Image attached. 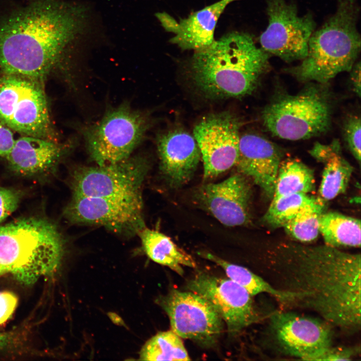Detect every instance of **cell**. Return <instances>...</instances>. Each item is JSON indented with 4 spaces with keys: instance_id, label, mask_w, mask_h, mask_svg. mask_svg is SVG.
Returning <instances> with one entry per match:
<instances>
[{
    "instance_id": "cell-1",
    "label": "cell",
    "mask_w": 361,
    "mask_h": 361,
    "mask_svg": "<svg viewBox=\"0 0 361 361\" xmlns=\"http://www.w3.org/2000/svg\"><path fill=\"white\" fill-rule=\"evenodd\" d=\"M360 255L327 245L279 248L270 260L273 286L295 294L293 305L310 309L332 327L360 328Z\"/></svg>"
},
{
    "instance_id": "cell-6",
    "label": "cell",
    "mask_w": 361,
    "mask_h": 361,
    "mask_svg": "<svg viewBox=\"0 0 361 361\" xmlns=\"http://www.w3.org/2000/svg\"><path fill=\"white\" fill-rule=\"evenodd\" d=\"M326 84L311 82L295 94L276 95L262 111L265 127L273 135L291 140L327 132L331 125L333 101Z\"/></svg>"
},
{
    "instance_id": "cell-11",
    "label": "cell",
    "mask_w": 361,
    "mask_h": 361,
    "mask_svg": "<svg viewBox=\"0 0 361 361\" xmlns=\"http://www.w3.org/2000/svg\"><path fill=\"white\" fill-rule=\"evenodd\" d=\"M267 13L268 25L259 38L261 48L287 63L303 60L315 29L312 15L299 16L295 5L285 0H268Z\"/></svg>"
},
{
    "instance_id": "cell-36",
    "label": "cell",
    "mask_w": 361,
    "mask_h": 361,
    "mask_svg": "<svg viewBox=\"0 0 361 361\" xmlns=\"http://www.w3.org/2000/svg\"><path fill=\"white\" fill-rule=\"evenodd\" d=\"M6 272L3 269V268L0 266V275L6 273Z\"/></svg>"
},
{
    "instance_id": "cell-26",
    "label": "cell",
    "mask_w": 361,
    "mask_h": 361,
    "mask_svg": "<svg viewBox=\"0 0 361 361\" xmlns=\"http://www.w3.org/2000/svg\"><path fill=\"white\" fill-rule=\"evenodd\" d=\"M142 360H190L182 338L171 329L150 338L140 352Z\"/></svg>"
},
{
    "instance_id": "cell-12",
    "label": "cell",
    "mask_w": 361,
    "mask_h": 361,
    "mask_svg": "<svg viewBox=\"0 0 361 361\" xmlns=\"http://www.w3.org/2000/svg\"><path fill=\"white\" fill-rule=\"evenodd\" d=\"M72 223L103 226L131 236L145 227L141 194L122 197H74L65 210Z\"/></svg>"
},
{
    "instance_id": "cell-32",
    "label": "cell",
    "mask_w": 361,
    "mask_h": 361,
    "mask_svg": "<svg viewBox=\"0 0 361 361\" xmlns=\"http://www.w3.org/2000/svg\"><path fill=\"white\" fill-rule=\"evenodd\" d=\"M356 351L354 349L342 347L328 348L318 360H351Z\"/></svg>"
},
{
    "instance_id": "cell-8",
    "label": "cell",
    "mask_w": 361,
    "mask_h": 361,
    "mask_svg": "<svg viewBox=\"0 0 361 361\" xmlns=\"http://www.w3.org/2000/svg\"><path fill=\"white\" fill-rule=\"evenodd\" d=\"M0 121L26 136L53 140L48 105L40 80L1 73Z\"/></svg>"
},
{
    "instance_id": "cell-24",
    "label": "cell",
    "mask_w": 361,
    "mask_h": 361,
    "mask_svg": "<svg viewBox=\"0 0 361 361\" xmlns=\"http://www.w3.org/2000/svg\"><path fill=\"white\" fill-rule=\"evenodd\" d=\"M319 233L325 244L331 247L360 246V221L355 218L323 212L320 218Z\"/></svg>"
},
{
    "instance_id": "cell-31",
    "label": "cell",
    "mask_w": 361,
    "mask_h": 361,
    "mask_svg": "<svg viewBox=\"0 0 361 361\" xmlns=\"http://www.w3.org/2000/svg\"><path fill=\"white\" fill-rule=\"evenodd\" d=\"M17 303V297L13 293L10 291L0 292V325L11 317Z\"/></svg>"
},
{
    "instance_id": "cell-4",
    "label": "cell",
    "mask_w": 361,
    "mask_h": 361,
    "mask_svg": "<svg viewBox=\"0 0 361 361\" xmlns=\"http://www.w3.org/2000/svg\"><path fill=\"white\" fill-rule=\"evenodd\" d=\"M357 0H339L335 13L311 35L306 56L285 71L301 82L326 84L349 72L360 51Z\"/></svg>"
},
{
    "instance_id": "cell-23",
    "label": "cell",
    "mask_w": 361,
    "mask_h": 361,
    "mask_svg": "<svg viewBox=\"0 0 361 361\" xmlns=\"http://www.w3.org/2000/svg\"><path fill=\"white\" fill-rule=\"evenodd\" d=\"M198 254L222 267L228 278L245 288L252 296L267 293L285 305H293L294 293L278 289L248 269L232 264L213 254L201 251Z\"/></svg>"
},
{
    "instance_id": "cell-13",
    "label": "cell",
    "mask_w": 361,
    "mask_h": 361,
    "mask_svg": "<svg viewBox=\"0 0 361 361\" xmlns=\"http://www.w3.org/2000/svg\"><path fill=\"white\" fill-rule=\"evenodd\" d=\"M158 302L168 316L171 330L182 338L206 347L216 344L223 320L206 298L192 291L172 289Z\"/></svg>"
},
{
    "instance_id": "cell-30",
    "label": "cell",
    "mask_w": 361,
    "mask_h": 361,
    "mask_svg": "<svg viewBox=\"0 0 361 361\" xmlns=\"http://www.w3.org/2000/svg\"><path fill=\"white\" fill-rule=\"evenodd\" d=\"M20 195L15 190L0 187V223L17 209Z\"/></svg>"
},
{
    "instance_id": "cell-10",
    "label": "cell",
    "mask_w": 361,
    "mask_h": 361,
    "mask_svg": "<svg viewBox=\"0 0 361 361\" xmlns=\"http://www.w3.org/2000/svg\"><path fill=\"white\" fill-rule=\"evenodd\" d=\"M143 156H130L117 162L81 166L72 173V196L122 197L141 194L148 170Z\"/></svg>"
},
{
    "instance_id": "cell-25",
    "label": "cell",
    "mask_w": 361,
    "mask_h": 361,
    "mask_svg": "<svg viewBox=\"0 0 361 361\" xmlns=\"http://www.w3.org/2000/svg\"><path fill=\"white\" fill-rule=\"evenodd\" d=\"M313 170L301 161L282 160L276 176L272 199L296 193L307 194L314 189Z\"/></svg>"
},
{
    "instance_id": "cell-28",
    "label": "cell",
    "mask_w": 361,
    "mask_h": 361,
    "mask_svg": "<svg viewBox=\"0 0 361 361\" xmlns=\"http://www.w3.org/2000/svg\"><path fill=\"white\" fill-rule=\"evenodd\" d=\"M316 199V198L303 193L292 194L273 198L263 220L272 227H283Z\"/></svg>"
},
{
    "instance_id": "cell-34",
    "label": "cell",
    "mask_w": 361,
    "mask_h": 361,
    "mask_svg": "<svg viewBox=\"0 0 361 361\" xmlns=\"http://www.w3.org/2000/svg\"><path fill=\"white\" fill-rule=\"evenodd\" d=\"M349 72H351L350 79L353 91L356 95L360 96V64L355 62Z\"/></svg>"
},
{
    "instance_id": "cell-19",
    "label": "cell",
    "mask_w": 361,
    "mask_h": 361,
    "mask_svg": "<svg viewBox=\"0 0 361 361\" xmlns=\"http://www.w3.org/2000/svg\"><path fill=\"white\" fill-rule=\"evenodd\" d=\"M235 1L220 0L179 21L165 12L157 13L156 17L163 28L173 34L170 43L183 50L201 51L215 42V29L219 18L226 7Z\"/></svg>"
},
{
    "instance_id": "cell-17",
    "label": "cell",
    "mask_w": 361,
    "mask_h": 361,
    "mask_svg": "<svg viewBox=\"0 0 361 361\" xmlns=\"http://www.w3.org/2000/svg\"><path fill=\"white\" fill-rule=\"evenodd\" d=\"M156 145L160 170L168 185L177 188L188 183L201 157L194 136L180 128L170 129L157 136Z\"/></svg>"
},
{
    "instance_id": "cell-16",
    "label": "cell",
    "mask_w": 361,
    "mask_h": 361,
    "mask_svg": "<svg viewBox=\"0 0 361 361\" xmlns=\"http://www.w3.org/2000/svg\"><path fill=\"white\" fill-rule=\"evenodd\" d=\"M245 176L234 174L218 183L201 186L195 201L223 225L240 226L250 220L251 188Z\"/></svg>"
},
{
    "instance_id": "cell-3",
    "label": "cell",
    "mask_w": 361,
    "mask_h": 361,
    "mask_svg": "<svg viewBox=\"0 0 361 361\" xmlns=\"http://www.w3.org/2000/svg\"><path fill=\"white\" fill-rule=\"evenodd\" d=\"M270 69L269 54L255 45L249 34L237 32L195 52L189 73L205 95L238 98L252 93Z\"/></svg>"
},
{
    "instance_id": "cell-2",
    "label": "cell",
    "mask_w": 361,
    "mask_h": 361,
    "mask_svg": "<svg viewBox=\"0 0 361 361\" xmlns=\"http://www.w3.org/2000/svg\"><path fill=\"white\" fill-rule=\"evenodd\" d=\"M74 32L72 11L54 0H35L0 25L3 73L38 80L59 61Z\"/></svg>"
},
{
    "instance_id": "cell-33",
    "label": "cell",
    "mask_w": 361,
    "mask_h": 361,
    "mask_svg": "<svg viewBox=\"0 0 361 361\" xmlns=\"http://www.w3.org/2000/svg\"><path fill=\"white\" fill-rule=\"evenodd\" d=\"M15 141L12 130L0 121V156H7L11 150Z\"/></svg>"
},
{
    "instance_id": "cell-9",
    "label": "cell",
    "mask_w": 361,
    "mask_h": 361,
    "mask_svg": "<svg viewBox=\"0 0 361 361\" xmlns=\"http://www.w3.org/2000/svg\"><path fill=\"white\" fill-rule=\"evenodd\" d=\"M268 325L269 344L281 354L318 360L332 346V326L323 320L276 311L270 316Z\"/></svg>"
},
{
    "instance_id": "cell-20",
    "label": "cell",
    "mask_w": 361,
    "mask_h": 361,
    "mask_svg": "<svg viewBox=\"0 0 361 361\" xmlns=\"http://www.w3.org/2000/svg\"><path fill=\"white\" fill-rule=\"evenodd\" d=\"M65 149L54 140L30 136L15 140L6 157L16 172L24 175L40 173L51 168Z\"/></svg>"
},
{
    "instance_id": "cell-14",
    "label": "cell",
    "mask_w": 361,
    "mask_h": 361,
    "mask_svg": "<svg viewBox=\"0 0 361 361\" xmlns=\"http://www.w3.org/2000/svg\"><path fill=\"white\" fill-rule=\"evenodd\" d=\"M241 122L223 112L204 117L195 126L194 137L203 162L204 177H216L236 165L239 151Z\"/></svg>"
},
{
    "instance_id": "cell-22",
    "label": "cell",
    "mask_w": 361,
    "mask_h": 361,
    "mask_svg": "<svg viewBox=\"0 0 361 361\" xmlns=\"http://www.w3.org/2000/svg\"><path fill=\"white\" fill-rule=\"evenodd\" d=\"M137 234L145 253L154 262L169 267L180 276L184 273L183 266L196 267L193 258L164 234L145 227Z\"/></svg>"
},
{
    "instance_id": "cell-7",
    "label": "cell",
    "mask_w": 361,
    "mask_h": 361,
    "mask_svg": "<svg viewBox=\"0 0 361 361\" xmlns=\"http://www.w3.org/2000/svg\"><path fill=\"white\" fill-rule=\"evenodd\" d=\"M151 124L147 112L133 108L127 101L109 108L83 131L90 158L96 164L104 165L128 158Z\"/></svg>"
},
{
    "instance_id": "cell-5",
    "label": "cell",
    "mask_w": 361,
    "mask_h": 361,
    "mask_svg": "<svg viewBox=\"0 0 361 361\" xmlns=\"http://www.w3.org/2000/svg\"><path fill=\"white\" fill-rule=\"evenodd\" d=\"M63 254L61 234L47 220L26 217L0 226V266L25 284L54 273Z\"/></svg>"
},
{
    "instance_id": "cell-18",
    "label": "cell",
    "mask_w": 361,
    "mask_h": 361,
    "mask_svg": "<svg viewBox=\"0 0 361 361\" xmlns=\"http://www.w3.org/2000/svg\"><path fill=\"white\" fill-rule=\"evenodd\" d=\"M282 158L281 149L262 136L253 133L240 136L238 170L251 178L271 199Z\"/></svg>"
},
{
    "instance_id": "cell-27",
    "label": "cell",
    "mask_w": 361,
    "mask_h": 361,
    "mask_svg": "<svg viewBox=\"0 0 361 361\" xmlns=\"http://www.w3.org/2000/svg\"><path fill=\"white\" fill-rule=\"evenodd\" d=\"M325 203L317 197L314 202L300 211L283 227L295 239L302 242L315 240L319 234L320 218Z\"/></svg>"
},
{
    "instance_id": "cell-15",
    "label": "cell",
    "mask_w": 361,
    "mask_h": 361,
    "mask_svg": "<svg viewBox=\"0 0 361 361\" xmlns=\"http://www.w3.org/2000/svg\"><path fill=\"white\" fill-rule=\"evenodd\" d=\"M187 288L208 300L226 323L232 335L257 322L260 316L252 296L229 278L200 272L189 280Z\"/></svg>"
},
{
    "instance_id": "cell-21",
    "label": "cell",
    "mask_w": 361,
    "mask_h": 361,
    "mask_svg": "<svg viewBox=\"0 0 361 361\" xmlns=\"http://www.w3.org/2000/svg\"><path fill=\"white\" fill-rule=\"evenodd\" d=\"M309 152L324 165L317 198L325 203L344 193L353 168L342 155L339 140L327 144L316 142Z\"/></svg>"
},
{
    "instance_id": "cell-29",
    "label": "cell",
    "mask_w": 361,
    "mask_h": 361,
    "mask_svg": "<svg viewBox=\"0 0 361 361\" xmlns=\"http://www.w3.org/2000/svg\"><path fill=\"white\" fill-rule=\"evenodd\" d=\"M360 118L357 115L348 116L343 125L344 141L356 161L360 162Z\"/></svg>"
},
{
    "instance_id": "cell-35",
    "label": "cell",
    "mask_w": 361,
    "mask_h": 361,
    "mask_svg": "<svg viewBox=\"0 0 361 361\" xmlns=\"http://www.w3.org/2000/svg\"><path fill=\"white\" fill-rule=\"evenodd\" d=\"M7 341V336L3 333H0V346L4 345Z\"/></svg>"
}]
</instances>
